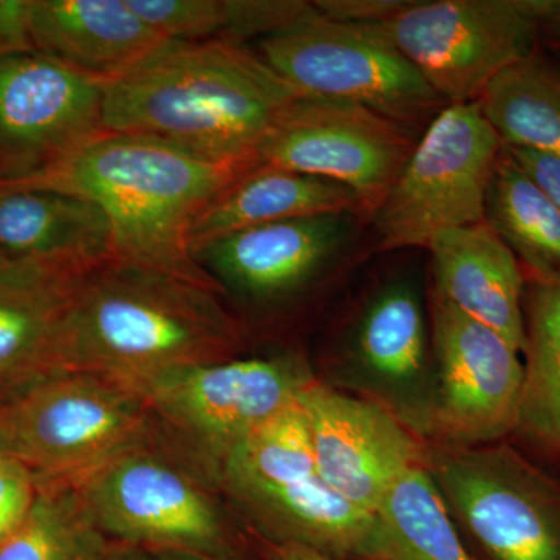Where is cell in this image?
Here are the masks:
<instances>
[{
    "mask_svg": "<svg viewBox=\"0 0 560 560\" xmlns=\"http://www.w3.org/2000/svg\"><path fill=\"white\" fill-rule=\"evenodd\" d=\"M485 221L529 280L560 283V213L504 147L486 195Z\"/></svg>",
    "mask_w": 560,
    "mask_h": 560,
    "instance_id": "24",
    "label": "cell"
},
{
    "mask_svg": "<svg viewBox=\"0 0 560 560\" xmlns=\"http://www.w3.org/2000/svg\"><path fill=\"white\" fill-rule=\"evenodd\" d=\"M338 366L350 388L393 412L416 434L429 430L433 396L431 327L418 285L381 283L342 334Z\"/></svg>",
    "mask_w": 560,
    "mask_h": 560,
    "instance_id": "15",
    "label": "cell"
},
{
    "mask_svg": "<svg viewBox=\"0 0 560 560\" xmlns=\"http://www.w3.org/2000/svg\"><path fill=\"white\" fill-rule=\"evenodd\" d=\"M560 213V160L539 151L504 147Z\"/></svg>",
    "mask_w": 560,
    "mask_h": 560,
    "instance_id": "32",
    "label": "cell"
},
{
    "mask_svg": "<svg viewBox=\"0 0 560 560\" xmlns=\"http://www.w3.org/2000/svg\"><path fill=\"white\" fill-rule=\"evenodd\" d=\"M108 545L75 486L38 481L27 517L0 544V560H101Z\"/></svg>",
    "mask_w": 560,
    "mask_h": 560,
    "instance_id": "27",
    "label": "cell"
},
{
    "mask_svg": "<svg viewBox=\"0 0 560 560\" xmlns=\"http://www.w3.org/2000/svg\"><path fill=\"white\" fill-rule=\"evenodd\" d=\"M430 319L434 374L427 434L445 447H477L517 430L522 353L433 293Z\"/></svg>",
    "mask_w": 560,
    "mask_h": 560,
    "instance_id": "13",
    "label": "cell"
},
{
    "mask_svg": "<svg viewBox=\"0 0 560 560\" xmlns=\"http://www.w3.org/2000/svg\"><path fill=\"white\" fill-rule=\"evenodd\" d=\"M161 433L114 456L77 482L108 539L149 552L184 551L223 559L231 523L201 463Z\"/></svg>",
    "mask_w": 560,
    "mask_h": 560,
    "instance_id": "5",
    "label": "cell"
},
{
    "mask_svg": "<svg viewBox=\"0 0 560 560\" xmlns=\"http://www.w3.org/2000/svg\"><path fill=\"white\" fill-rule=\"evenodd\" d=\"M427 249L433 294L525 352V271L492 228L482 221L440 232Z\"/></svg>",
    "mask_w": 560,
    "mask_h": 560,
    "instance_id": "19",
    "label": "cell"
},
{
    "mask_svg": "<svg viewBox=\"0 0 560 560\" xmlns=\"http://www.w3.org/2000/svg\"><path fill=\"white\" fill-rule=\"evenodd\" d=\"M357 213H319L232 232L191 249L223 294L246 307H283L337 267L355 237Z\"/></svg>",
    "mask_w": 560,
    "mask_h": 560,
    "instance_id": "16",
    "label": "cell"
},
{
    "mask_svg": "<svg viewBox=\"0 0 560 560\" xmlns=\"http://www.w3.org/2000/svg\"><path fill=\"white\" fill-rule=\"evenodd\" d=\"M340 212L368 219L359 195L349 187L272 165H256L232 179L195 217L190 250L232 232Z\"/></svg>",
    "mask_w": 560,
    "mask_h": 560,
    "instance_id": "22",
    "label": "cell"
},
{
    "mask_svg": "<svg viewBox=\"0 0 560 560\" xmlns=\"http://www.w3.org/2000/svg\"><path fill=\"white\" fill-rule=\"evenodd\" d=\"M300 405L324 480L359 510L374 514L389 489L429 451L393 412L313 381Z\"/></svg>",
    "mask_w": 560,
    "mask_h": 560,
    "instance_id": "17",
    "label": "cell"
},
{
    "mask_svg": "<svg viewBox=\"0 0 560 560\" xmlns=\"http://www.w3.org/2000/svg\"><path fill=\"white\" fill-rule=\"evenodd\" d=\"M503 147L480 103L445 106L371 213L377 249L427 248L440 232L482 223Z\"/></svg>",
    "mask_w": 560,
    "mask_h": 560,
    "instance_id": "8",
    "label": "cell"
},
{
    "mask_svg": "<svg viewBox=\"0 0 560 560\" xmlns=\"http://www.w3.org/2000/svg\"><path fill=\"white\" fill-rule=\"evenodd\" d=\"M517 430L560 460V283L529 280Z\"/></svg>",
    "mask_w": 560,
    "mask_h": 560,
    "instance_id": "26",
    "label": "cell"
},
{
    "mask_svg": "<svg viewBox=\"0 0 560 560\" xmlns=\"http://www.w3.org/2000/svg\"><path fill=\"white\" fill-rule=\"evenodd\" d=\"M478 103L504 147L560 160V66L533 51L501 72Z\"/></svg>",
    "mask_w": 560,
    "mask_h": 560,
    "instance_id": "25",
    "label": "cell"
},
{
    "mask_svg": "<svg viewBox=\"0 0 560 560\" xmlns=\"http://www.w3.org/2000/svg\"><path fill=\"white\" fill-rule=\"evenodd\" d=\"M419 138L410 128L357 103L298 95L261 140L257 165L349 187L370 219Z\"/></svg>",
    "mask_w": 560,
    "mask_h": 560,
    "instance_id": "12",
    "label": "cell"
},
{
    "mask_svg": "<svg viewBox=\"0 0 560 560\" xmlns=\"http://www.w3.org/2000/svg\"><path fill=\"white\" fill-rule=\"evenodd\" d=\"M540 33H547L560 49V0H533Z\"/></svg>",
    "mask_w": 560,
    "mask_h": 560,
    "instance_id": "33",
    "label": "cell"
},
{
    "mask_svg": "<svg viewBox=\"0 0 560 560\" xmlns=\"http://www.w3.org/2000/svg\"><path fill=\"white\" fill-rule=\"evenodd\" d=\"M91 267L0 256V405L66 374V330Z\"/></svg>",
    "mask_w": 560,
    "mask_h": 560,
    "instance_id": "18",
    "label": "cell"
},
{
    "mask_svg": "<svg viewBox=\"0 0 560 560\" xmlns=\"http://www.w3.org/2000/svg\"><path fill=\"white\" fill-rule=\"evenodd\" d=\"M315 375L301 357L231 359L127 382L142 394L168 440L213 475L254 431L298 404Z\"/></svg>",
    "mask_w": 560,
    "mask_h": 560,
    "instance_id": "9",
    "label": "cell"
},
{
    "mask_svg": "<svg viewBox=\"0 0 560 560\" xmlns=\"http://www.w3.org/2000/svg\"><path fill=\"white\" fill-rule=\"evenodd\" d=\"M363 560H471L427 467L400 478L372 514Z\"/></svg>",
    "mask_w": 560,
    "mask_h": 560,
    "instance_id": "23",
    "label": "cell"
},
{
    "mask_svg": "<svg viewBox=\"0 0 560 560\" xmlns=\"http://www.w3.org/2000/svg\"><path fill=\"white\" fill-rule=\"evenodd\" d=\"M151 559L153 560H219L212 558H206V556L194 555V552L184 551H160L150 552Z\"/></svg>",
    "mask_w": 560,
    "mask_h": 560,
    "instance_id": "36",
    "label": "cell"
},
{
    "mask_svg": "<svg viewBox=\"0 0 560 560\" xmlns=\"http://www.w3.org/2000/svg\"><path fill=\"white\" fill-rule=\"evenodd\" d=\"M416 0H316L320 16L346 24L382 25L410 9Z\"/></svg>",
    "mask_w": 560,
    "mask_h": 560,
    "instance_id": "30",
    "label": "cell"
},
{
    "mask_svg": "<svg viewBox=\"0 0 560 560\" xmlns=\"http://www.w3.org/2000/svg\"><path fill=\"white\" fill-rule=\"evenodd\" d=\"M36 493L35 475L20 460L0 453V544L27 517Z\"/></svg>",
    "mask_w": 560,
    "mask_h": 560,
    "instance_id": "29",
    "label": "cell"
},
{
    "mask_svg": "<svg viewBox=\"0 0 560 560\" xmlns=\"http://www.w3.org/2000/svg\"><path fill=\"white\" fill-rule=\"evenodd\" d=\"M378 27L447 106L480 101L540 35L533 0H416Z\"/></svg>",
    "mask_w": 560,
    "mask_h": 560,
    "instance_id": "10",
    "label": "cell"
},
{
    "mask_svg": "<svg viewBox=\"0 0 560 560\" xmlns=\"http://www.w3.org/2000/svg\"><path fill=\"white\" fill-rule=\"evenodd\" d=\"M33 49L102 80L114 79L171 40L128 0H32Z\"/></svg>",
    "mask_w": 560,
    "mask_h": 560,
    "instance_id": "20",
    "label": "cell"
},
{
    "mask_svg": "<svg viewBox=\"0 0 560 560\" xmlns=\"http://www.w3.org/2000/svg\"><path fill=\"white\" fill-rule=\"evenodd\" d=\"M0 256L81 267L116 259L106 213L86 198L49 189H0Z\"/></svg>",
    "mask_w": 560,
    "mask_h": 560,
    "instance_id": "21",
    "label": "cell"
},
{
    "mask_svg": "<svg viewBox=\"0 0 560 560\" xmlns=\"http://www.w3.org/2000/svg\"><path fill=\"white\" fill-rule=\"evenodd\" d=\"M32 0H0V58L35 51L31 38Z\"/></svg>",
    "mask_w": 560,
    "mask_h": 560,
    "instance_id": "31",
    "label": "cell"
},
{
    "mask_svg": "<svg viewBox=\"0 0 560 560\" xmlns=\"http://www.w3.org/2000/svg\"><path fill=\"white\" fill-rule=\"evenodd\" d=\"M298 95L246 46L171 40L105 80L103 128L245 172L256 167L261 140Z\"/></svg>",
    "mask_w": 560,
    "mask_h": 560,
    "instance_id": "1",
    "label": "cell"
},
{
    "mask_svg": "<svg viewBox=\"0 0 560 560\" xmlns=\"http://www.w3.org/2000/svg\"><path fill=\"white\" fill-rule=\"evenodd\" d=\"M213 478L254 528L275 544L361 558L372 514L324 480L300 400L217 463Z\"/></svg>",
    "mask_w": 560,
    "mask_h": 560,
    "instance_id": "4",
    "label": "cell"
},
{
    "mask_svg": "<svg viewBox=\"0 0 560 560\" xmlns=\"http://www.w3.org/2000/svg\"><path fill=\"white\" fill-rule=\"evenodd\" d=\"M101 560H153L149 551L140 550V548L130 547V545L114 544L108 545L106 551L103 552Z\"/></svg>",
    "mask_w": 560,
    "mask_h": 560,
    "instance_id": "35",
    "label": "cell"
},
{
    "mask_svg": "<svg viewBox=\"0 0 560 560\" xmlns=\"http://www.w3.org/2000/svg\"><path fill=\"white\" fill-rule=\"evenodd\" d=\"M427 470L490 558L560 560V489L510 445H440Z\"/></svg>",
    "mask_w": 560,
    "mask_h": 560,
    "instance_id": "11",
    "label": "cell"
},
{
    "mask_svg": "<svg viewBox=\"0 0 560 560\" xmlns=\"http://www.w3.org/2000/svg\"><path fill=\"white\" fill-rule=\"evenodd\" d=\"M103 83L40 51L0 58V184L49 171L103 135Z\"/></svg>",
    "mask_w": 560,
    "mask_h": 560,
    "instance_id": "14",
    "label": "cell"
},
{
    "mask_svg": "<svg viewBox=\"0 0 560 560\" xmlns=\"http://www.w3.org/2000/svg\"><path fill=\"white\" fill-rule=\"evenodd\" d=\"M268 559L270 560H342L324 552L312 550L293 544H275L271 541L268 547Z\"/></svg>",
    "mask_w": 560,
    "mask_h": 560,
    "instance_id": "34",
    "label": "cell"
},
{
    "mask_svg": "<svg viewBox=\"0 0 560 560\" xmlns=\"http://www.w3.org/2000/svg\"><path fill=\"white\" fill-rule=\"evenodd\" d=\"M156 431L135 386L90 372L57 375L0 405V453L38 481L77 485Z\"/></svg>",
    "mask_w": 560,
    "mask_h": 560,
    "instance_id": "6",
    "label": "cell"
},
{
    "mask_svg": "<svg viewBox=\"0 0 560 560\" xmlns=\"http://www.w3.org/2000/svg\"><path fill=\"white\" fill-rule=\"evenodd\" d=\"M128 3L165 39L241 46L238 0H128Z\"/></svg>",
    "mask_w": 560,
    "mask_h": 560,
    "instance_id": "28",
    "label": "cell"
},
{
    "mask_svg": "<svg viewBox=\"0 0 560 560\" xmlns=\"http://www.w3.org/2000/svg\"><path fill=\"white\" fill-rule=\"evenodd\" d=\"M242 173L158 140L105 131L49 171L0 184V189L86 198L108 217L116 259L173 272L223 294L191 256L189 232L200 210Z\"/></svg>",
    "mask_w": 560,
    "mask_h": 560,
    "instance_id": "3",
    "label": "cell"
},
{
    "mask_svg": "<svg viewBox=\"0 0 560 560\" xmlns=\"http://www.w3.org/2000/svg\"><path fill=\"white\" fill-rule=\"evenodd\" d=\"M220 291L119 259L84 272L70 311L65 371L121 382L237 359L243 326Z\"/></svg>",
    "mask_w": 560,
    "mask_h": 560,
    "instance_id": "2",
    "label": "cell"
},
{
    "mask_svg": "<svg viewBox=\"0 0 560 560\" xmlns=\"http://www.w3.org/2000/svg\"><path fill=\"white\" fill-rule=\"evenodd\" d=\"M257 55L302 95L357 103L416 132L447 106L378 25L315 10L259 40Z\"/></svg>",
    "mask_w": 560,
    "mask_h": 560,
    "instance_id": "7",
    "label": "cell"
}]
</instances>
